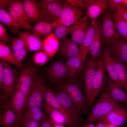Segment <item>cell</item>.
<instances>
[{"label": "cell", "mask_w": 127, "mask_h": 127, "mask_svg": "<svg viewBox=\"0 0 127 127\" xmlns=\"http://www.w3.org/2000/svg\"><path fill=\"white\" fill-rule=\"evenodd\" d=\"M18 76L16 89L23 94L27 100L39 76L36 69L31 65L24 66Z\"/></svg>", "instance_id": "3"}, {"label": "cell", "mask_w": 127, "mask_h": 127, "mask_svg": "<svg viewBox=\"0 0 127 127\" xmlns=\"http://www.w3.org/2000/svg\"><path fill=\"white\" fill-rule=\"evenodd\" d=\"M1 106L4 109L3 113L0 116V124L1 127H12L17 123H19L17 116L5 103Z\"/></svg>", "instance_id": "29"}, {"label": "cell", "mask_w": 127, "mask_h": 127, "mask_svg": "<svg viewBox=\"0 0 127 127\" xmlns=\"http://www.w3.org/2000/svg\"><path fill=\"white\" fill-rule=\"evenodd\" d=\"M101 57L103 64L107 71L110 78L120 87L122 88L117 72L115 67L114 60L110 55L107 47L102 51Z\"/></svg>", "instance_id": "22"}, {"label": "cell", "mask_w": 127, "mask_h": 127, "mask_svg": "<svg viewBox=\"0 0 127 127\" xmlns=\"http://www.w3.org/2000/svg\"><path fill=\"white\" fill-rule=\"evenodd\" d=\"M89 23L88 18L86 16L72 25L71 39L77 45L79 46L83 41Z\"/></svg>", "instance_id": "18"}, {"label": "cell", "mask_w": 127, "mask_h": 127, "mask_svg": "<svg viewBox=\"0 0 127 127\" xmlns=\"http://www.w3.org/2000/svg\"><path fill=\"white\" fill-rule=\"evenodd\" d=\"M124 4L127 6V0H123Z\"/></svg>", "instance_id": "54"}, {"label": "cell", "mask_w": 127, "mask_h": 127, "mask_svg": "<svg viewBox=\"0 0 127 127\" xmlns=\"http://www.w3.org/2000/svg\"><path fill=\"white\" fill-rule=\"evenodd\" d=\"M82 127H95V125L92 123H87L84 124Z\"/></svg>", "instance_id": "51"}, {"label": "cell", "mask_w": 127, "mask_h": 127, "mask_svg": "<svg viewBox=\"0 0 127 127\" xmlns=\"http://www.w3.org/2000/svg\"><path fill=\"white\" fill-rule=\"evenodd\" d=\"M18 36L21 37L26 44L27 49L32 51H44L43 40L33 34L23 31L19 32Z\"/></svg>", "instance_id": "24"}, {"label": "cell", "mask_w": 127, "mask_h": 127, "mask_svg": "<svg viewBox=\"0 0 127 127\" xmlns=\"http://www.w3.org/2000/svg\"><path fill=\"white\" fill-rule=\"evenodd\" d=\"M0 58L19 68H22L24 66L22 63L17 60L13 52L11 51L4 42L1 41H0Z\"/></svg>", "instance_id": "30"}, {"label": "cell", "mask_w": 127, "mask_h": 127, "mask_svg": "<svg viewBox=\"0 0 127 127\" xmlns=\"http://www.w3.org/2000/svg\"><path fill=\"white\" fill-rule=\"evenodd\" d=\"M15 38L11 36L9 38V41L12 46H24L26 47V44L22 38L20 36Z\"/></svg>", "instance_id": "42"}, {"label": "cell", "mask_w": 127, "mask_h": 127, "mask_svg": "<svg viewBox=\"0 0 127 127\" xmlns=\"http://www.w3.org/2000/svg\"><path fill=\"white\" fill-rule=\"evenodd\" d=\"M60 54L64 59H69L78 56L79 54L77 45L71 39L66 37L61 43Z\"/></svg>", "instance_id": "25"}, {"label": "cell", "mask_w": 127, "mask_h": 127, "mask_svg": "<svg viewBox=\"0 0 127 127\" xmlns=\"http://www.w3.org/2000/svg\"><path fill=\"white\" fill-rule=\"evenodd\" d=\"M101 24L96 32L89 49V55L93 58H98L101 55Z\"/></svg>", "instance_id": "33"}, {"label": "cell", "mask_w": 127, "mask_h": 127, "mask_svg": "<svg viewBox=\"0 0 127 127\" xmlns=\"http://www.w3.org/2000/svg\"><path fill=\"white\" fill-rule=\"evenodd\" d=\"M47 116L42 107L36 106L26 111L24 117L21 120L30 119L41 123Z\"/></svg>", "instance_id": "34"}, {"label": "cell", "mask_w": 127, "mask_h": 127, "mask_svg": "<svg viewBox=\"0 0 127 127\" xmlns=\"http://www.w3.org/2000/svg\"><path fill=\"white\" fill-rule=\"evenodd\" d=\"M113 60L122 88L127 93V67L123 63Z\"/></svg>", "instance_id": "36"}, {"label": "cell", "mask_w": 127, "mask_h": 127, "mask_svg": "<svg viewBox=\"0 0 127 127\" xmlns=\"http://www.w3.org/2000/svg\"><path fill=\"white\" fill-rule=\"evenodd\" d=\"M101 23L99 19L92 20L89 23L84 38L79 46V55L85 62L91 44Z\"/></svg>", "instance_id": "14"}, {"label": "cell", "mask_w": 127, "mask_h": 127, "mask_svg": "<svg viewBox=\"0 0 127 127\" xmlns=\"http://www.w3.org/2000/svg\"><path fill=\"white\" fill-rule=\"evenodd\" d=\"M0 21L6 25L12 34H15L20 28L23 29L19 24L6 11L0 9Z\"/></svg>", "instance_id": "28"}, {"label": "cell", "mask_w": 127, "mask_h": 127, "mask_svg": "<svg viewBox=\"0 0 127 127\" xmlns=\"http://www.w3.org/2000/svg\"><path fill=\"white\" fill-rule=\"evenodd\" d=\"M72 25L66 26L60 25L54 28V34L56 38L59 41H63L67 35L70 34Z\"/></svg>", "instance_id": "37"}, {"label": "cell", "mask_w": 127, "mask_h": 127, "mask_svg": "<svg viewBox=\"0 0 127 127\" xmlns=\"http://www.w3.org/2000/svg\"><path fill=\"white\" fill-rule=\"evenodd\" d=\"M127 121V109L122 105L115 108L100 121L117 127L123 125Z\"/></svg>", "instance_id": "17"}, {"label": "cell", "mask_w": 127, "mask_h": 127, "mask_svg": "<svg viewBox=\"0 0 127 127\" xmlns=\"http://www.w3.org/2000/svg\"><path fill=\"white\" fill-rule=\"evenodd\" d=\"M0 98L7 107L18 117L19 123L22 119V115L26 107L27 100L23 94L18 89L11 99L8 101L0 94Z\"/></svg>", "instance_id": "12"}, {"label": "cell", "mask_w": 127, "mask_h": 127, "mask_svg": "<svg viewBox=\"0 0 127 127\" xmlns=\"http://www.w3.org/2000/svg\"><path fill=\"white\" fill-rule=\"evenodd\" d=\"M106 71L102 62L101 55L98 57L91 93L86 104L89 107H92L96 97L103 88L106 78Z\"/></svg>", "instance_id": "10"}, {"label": "cell", "mask_w": 127, "mask_h": 127, "mask_svg": "<svg viewBox=\"0 0 127 127\" xmlns=\"http://www.w3.org/2000/svg\"><path fill=\"white\" fill-rule=\"evenodd\" d=\"M45 102L59 111L64 116L67 127H76L71 119L60 103L53 91L46 86L44 97Z\"/></svg>", "instance_id": "19"}, {"label": "cell", "mask_w": 127, "mask_h": 127, "mask_svg": "<svg viewBox=\"0 0 127 127\" xmlns=\"http://www.w3.org/2000/svg\"><path fill=\"white\" fill-rule=\"evenodd\" d=\"M126 66L127 67V65Z\"/></svg>", "instance_id": "57"}, {"label": "cell", "mask_w": 127, "mask_h": 127, "mask_svg": "<svg viewBox=\"0 0 127 127\" xmlns=\"http://www.w3.org/2000/svg\"><path fill=\"white\" fill-rule=\"evenodd\" d=\"M122 105L111 98L105 91L93 107L88 117L83 122L95 123L100 121L112 110Z\"/></svg>", "instance_id": "1"}, {"label": "cell", "mask_w": 127, "mask_h": 127, "mask_svg": "<svg viewBox=\"0 0 127 127\" xmlns=\"http://www.w3.org/2000/svg\"><path fill=\"white\" fill-rule=\"evenodd\" d=\"M108 9V0H94L86 12V16L93 20H96Z\"/></svg>", "instance_id": "26"}, {"label": "cell", "mask_w": 127, "mask_h": 127, "mask_svg": "<svg viewBox=\"0 0 127 127\" xmlns=\"http://www.w3.org/2000/svg\"><path fill=\"white\" fill-rule=\"evenodd\" d=\"M85 63L79 54L77 57L67 60L66 63L68 70V80L79 79L83 71Z\"/></svg>", "instance_id": "21"}, {"label": "cell", "mask_w": 127, "mask_h": 127, "mask_svg": "<svg viewBox=\"0 0 127 127\" xmlns=\"http://www.w3.org/2000/svg\"><path fill=\"white\" fill-rule=\"evenodd\" d=\"M13 53L17 60L19 62L22 63L27 54L28 50L25 48L19 50L13 51Z\"/></svg>", "instance_id": "41"}, {"label": "cell", "mask_w": 127, "mask_h": 127, "mask_svg": "<svg viewBox=\"0 0 127 127\" xmlns=\"http://www.w3.org/2000/svg\"><path fill=\"white\" fill-rule=\"evenodd\" d=\"M18 123H17L15 125H14L13 126L8 127H20L18 126Z\"/></svg>", "instance_id": "55"}, {"label": "cell", "mask_w": 127, "mask_h": 127, "mask_svg": "<svg viewBox=\"0 0 127 127\" xmlns=\"http://www.w3.org/2000/svg\"><path fill=\"white\" fill-rule=\"evenodd\" d=\"M123 4V0H108V9L111 12L117 11Z\"/></svg>", "instance_id": "39"}, {"label": "cell", "mask_w": 127, "mask_h": 127, "mask_svg": "<svg viewBox=\"0 0 127 127\" xmlns=\"http://www.w3.org/2000/svg\"><path fill=\"white\" fill-rule=\"evenodd\" d=\"M111 15L121 37L127 43V22L120 16L117 11L111 12Z\"/></svg>", "instance_id": "35"}, {"label": "cell", "mask_w": 127, "mask_h": 127, "mask_svg": "<svg viewBox=\"0 0 127 127\" xmlns=\"http://www.w3.org/2000/svg\"><path fill=\"white\" fill-rule=\"evenodd\" d=\"M53 127H64V125L59 124H53Z\"/></svg>", "instance_id": "53"}, {"label": "cell", "mask_w": 127, "mask_h": 127, "mask_svg": "<svg viewBox=\"0 0 127 127\" xmlns=\"http://www.w3.org/2000/svg\"><path fill=\"white\" fill-rule=\"evenodd\" d=\"M57 99L77 127L80 123L81 112L76 104L65 92L52 91Z\"/></svg>", "instance_id": "8"}, {"label": "cell", "mask_w": 127, "mask_h": 127, "mask_svg": "<svg viewBox=\"0 0 127 127\" xmlns=\"http://www.w3.org/2000/svg\"><path fill=\"white\" fill-rule=\"evenodd\" d=\"M49 119L54 124H66V119L63 115L58 110L46 102L44 103L42 107Z\"/></svg>", "instance_id": "32"}, {"label": "cell", "mask_w": 127, "mask_h": 127, "mask_svg": "<svg viewBox=\"0 0 127 127\" xmlns=\"http://www.w3.org/2000/svg\"><path fill=\"white\" fill-rule=\"evenodd\" d=\"M107 46L113 59L127 65V43L121 38Z\"/></svg>", "instance_id": "16"}, {"label": "cell", "mask_w": 127, "mask_h": 127, "mask_svg": "<svg viewBox=\"0 0 127 127\" xmlns=\"http://www.w3.org/2000/svg\"><path fill=\"white\" fill-rule=\"evenodd\" d=\"M53 124L47 116L40 123V127H53Z\"/></svg>", "instance_id": "48"}, {"label": "cell", "mask_w": 127, "mask_h": 127, "mask_svg": "<svg viewBox=\"0 0 127 127\" xmlns=\"http://www.w3.org/2000/svg\"><path fill=\"white\" fill-rule=\"evenodd\" d=\"M67 74L66 62L61 60L51 63L46 70L47 77L50 82L58 85L63 82L64 80L67 77Z\"/></svg>", "instance_id": "11"}, {"label": "cell", "mask_w": 127, "mask_h": 127, "mask_svg": "<svg viewBox=\"0 0 127 127\" xmlns=\"http://www.w3.org/2000/svg\"><path fill=\"white\" fill-rule=\"evenodd\" d=\"M33 58L37 66L44 65L50 60L48 55L44 51H39L34 53Z\"/></svg>", "instance_id": "38"}, {"label": "cell", "mask_w": 127, "mask_h": 127, "mask_svg": "<svg viewBox=\"0 0 127 127\" xmlns=\"http://www.w3.org/2000/svg\"><path fill=\"white\" fill-rule=\"evenodd\" d=\"M84 14L81 9L70 6L65 1L60 16L53 22L52 26L54 28L60 25L71 26L80 20Z\"/></svg>", "instance_id": "7"}, {"label": "cell", "mask_w": 127, "mask_h": 127, "mask_svg": "<svg viewBox=\"0 0 127 127\" xmlns=\"http://www.w3.org/2000/svg\"><path fill=\"white\" fill-rule=\"evenodd\" d=\"M103 123L104 124L105 127H118L115 125L110 123Z\"/></svg>", "instance_id": "52"}, {"label": "cell", "mask_w": 127, "mask_h": 127, "mask_svg": "<svg viewBox=\"0 0 127 127\" xmlns=\"http://www.w3.org/2000/svg\"><path fill=\"white\" fill-rule=\"evenodd\" d=\"M98 58H93L89 55L87 56L83 69L84 95L86 104L91 95L95 76Z\"/></svg>", "instance_id": "6"}, {"label": "cell", "mask_w": 127, "mask_h": 127, "mask_svg": "<svg viewBox=\"0 0 127 127\" xmlns=\"http://www.w3.org/2000/svg\"><path fill=\"white\" fill-rule=\"evenodd\" d=\"M65 1L70 6L86 10L83 0H66Z\"/></svg>", "instance_id": "43"}, {"label": "cell", "mask_w": 127, "mask_h": 127, "mask_svg": "<svg viewBox=\"0 0 127 127\" xmlns=\"http://www.w3.org/2000/svg\"><path fill=\"white\" fill-rule=\"evenodd\" d=\"M59 41L52 33L46 36L43 40V47L44 51L48 55L51 60L57 51L59 47Z\"/></svg>", "instance_id": "27"}, {"label": "cell", "mask_w": 127, "mask_h": 127, "mask_svg": "<svg viewBox=\"0 0 127 127\" xmlns=\"http://www.w3.org/2000/svg\"><path fill=\"white\" fill-rule=\"evenodd\" d=\"M104 91L114 100L121 102L127 106V93L113 82L108 77Z\"/></svg>", "instance_id": "20"}, {"label": "cell", "mask_w": 127, "mask_h": 127, "mask_svg": "<svg viewBox=\"0 0 127 127\" xmlns=\"http://www.w3.org/2000/svg\"><path fill=\"white\" fill-rule=\"evenodd\" d=\"M18 72L10 63L4 60L3 82L4 87L3 94L6 100L9 101L16 90Z\"/></svg>", "instance_id": "4"}, {"label": "cell", "mask_w": 127, "mask_h": 127, "mask_svg": "<svg viewBox=\"0 0 127 127\" xmlns=\"http://www.w3.org/2000/svg\"><path fill=\"white\" fill-rule=\"evenodd\" d=\"M117 11L120 16L127 22V6L123 4L119 7Z\"/></svg>", "instance_id": "45"}, {"label": "cell", "mask_w": 127, "mask_h": 127, "mask_svg": "<svg viewBox=\"0 0 127 127\" xmlns=\"http://www.w3.org/2000/svg\"><path fill=\"white\" fill-rule=\"evenodd\" d=\"M45 87L44 79L42 76H39L36 83L31 91L27 99L26 111L34 107H43Z\"/></svg>", "instance_id": "9"}, {"label": "cell", "mask_w": 127, "mask_h": 127, "mask_svg": "<svg viewBox=\"0 0 127 127\" xmlns=\"http://www.w3.org/2000/svg\"><path fill=\"white\" fill-rule=\"evenodd\" d=\"M4 60H0V90L1 93L2 92L4 85L3 82V70Z\"/></svg>", "instance_id": "46"}, {"label": "cell", "mask_w": 127, "mask_h": 127, "mask_svg": "<svg viewBox=\"0 0 127 127\" xmlns=\"http://www.w3.org/2000/svg\"><path fill=\"white\" fill-rule=\"evenodd\" d=\"M111 12L107 9L102 14L101 18L102 42L107 45L121 38L113 20Z\"/></svg>", "instance_id": "5"}, {"label": "cell", "mask_w": 127, "mask_h": 127, "mask_svg": "<svg viewBox=\"0 0 127 127\" xmlns=\"http://www.w3.org/2000/svg\"><path fill=\"white\" fill-rule=\"evenodd\" d=\"M9 38L6 29L4 26L0 23V40L5 43L9 44Z\"/></svg>", "instance_id": "44"}, {"label": "cell", "mask_w": 127, "mask_h": 127, "mask_svg": "<svg viewBox=\"0 0 127 127\" xmlns=\"http://www.w3.org/2000/svg\"><path fill=\"white\" fill-rule=\"evenodd\" d=\"M52 21L51 20L43 19L33 28V34L39 36H47L53 33L54 28L52 26Z\"/></svg>", "instance_id": "31"}, {"label": "cell", "mask_w": 127, "mask_h": 127, "mask_svg": "<svg viewBox=\"0 0 127 127\" xmlns=\"http://www.w3.org/2000/svg\"><path fill=\"white\" fill-rule=\"evenodd\" d=\"M95 127H105L104 123L101 121H98L95 123Z\"/></svg>", "instance_id": "50"}, {"label": "cell", "mask_w": 127, "mask_h": 127, "mask_svg": "<svg viewBox=\"0 0 127 127\" xmlns=\"http://www.w3.org/2000/svg\"><path fill=\"white\" fill-rule=\"evenodd\" d=\"M65 2L57 0L55 2L47 3L39 2L43 19H49L53 22L57 20L61 13Z\"/></svg>", "instance_id": "15"}, {"label": "cell", "mask_w": 127, "mask_h": 127, "mask_svg": "<svg viewBox=\"0 0 127 127\" xmlns=\"http://www.w3.org/2000/svg\"><path fill=\"white\" fill-rule=\"evenodd\" d=\"M77 127H82L80 125V123Z\"/></svg>", "instance_id": "56"}, {"label": "cell", "mask_w": 127, "mask_h": 127, "mask_svg": "<svg viewBox=\"0 0 127 127\" xmlns=\"http://www.w3.org/2000/svg\"><path fill=\"white\" fill-rule=\"evenodd\" d=\"M86 9H87L88 7L93 2L94 0H83Z\"/></svg>", "instance_id": "49"}, {"label": "cell", "mask_w": 127, "mask_h": 127, "mask_svg": "<svg viewBox=\"0 0 127 127\" xmlns=\"http://www.w3.org/2000/svg\"><path fill=\"white\" fill-rule=\"evenodd\" d=\"M80 79L68 80L58 85L59 90L66 92L77 106L81 114L87 115L86 99L82 92Z\"/></svg>", "instance_id": "2"}, {"label": "cell", "mask_w": 127, "mask_h": 127, "mask_svg": "<svg viewBox=\"0 0 127 127\" xmlns=\"http://www.w3.org/2000/svg\"><path fill=\"white\" fill-rule=\"evenodd\" d=\"M20 127H40V123L30 119L21 120Z\"/></svg>", "instance_id": "40"}, {"label": "cell", "mask_w": 127, "mask_h": 127, "mask_svg": "<svg viewBox=\"0 0 127 127\" xmlns=\"http://www.w3.org/2000/svg\"><path fill=\"white\" fill-rule=\"evenodd\" d=\"M11 0H0V9L5 10L8 8L10 6Z\"/></svg>", "instance_id": "47"}, {"label": "cell", "mask_w": 127, "mask_h": 127, "mask_svg": "<svg viewBox=\"0 0 127 127\" xmlns=\"http://www.w3.org/2000/svg\"><path fill=\"white\" fill-rule=\"evenodd\" d=\"M22 1L23 7L31 21L37 23L43 19L39 3L37 1L25 0Z\"/></svg>", "instance_id": "23"}, {"label": "cell", "mask_w": 127, "mask_h": 127, "mask_svg": "<svg viewBox=\"0 0 127 127\" xmlns=\"http://www.w3.org/2000/svg\"><path fill=\"white\" fill-rule=\"evenodd\" d=\"M9 11L10 14L24 29L32 30L31 21L23 7L22 1L11 0Z\"/></svg>", "instance_id": "13"}]
</instances>
